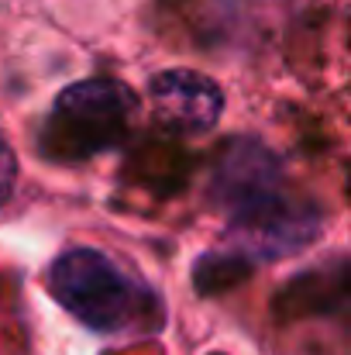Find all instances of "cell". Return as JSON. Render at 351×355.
<instances>
[{"label": "cell", "mask_w": 351, "mask_h": 355, "mask_svg": "<svg viewBox=\"0 0 351 355\" xmlns=\"http://www.w3.org/2000/svg\"><path fill=\"white\" fill-rule=\"evenodd\" d=\"M217 197L228 204L234 238L258 255H286L317 235L314 207L286 193L279 162L255 141H234L217 173Z\"/></svg>", "instance_id": "cell-1"}, {"label": "cell", "mask_w": 351, "mask_h": 355, "mask_svg": "<svg viewBox=\"0 0 351 355\" xmlns=\"http://www.w3.org/2000/svg\"><path fill=\"white\" fill-rule=\"evenodd\" d=\"M48 293L93 331H127L152 314V293L97 248L59 255L45 276Z\"/></svg>", "instance_id": "cell-2"}, {"label": "cell", "mask_w": 351, "mask_h": 355, "mask_svg": "<svg viewBox=\"0 0 351 355\" xmlns=\"http://www.w3.org/2000/svg\"><path fill=\"white\" fill-rule=\"evenodd\" d=\"M134 94L120 80L97 76L59 94L45 121L42 152L59 162H83L124 141L134 118Z\"/></svg>", "instance_id": "cell-3"}, {"label": "cell", "mask_w": 351, "mask_h": 355, "mask_svg": "<svg viewBox=\"0 0 351 355\" xmlns=\"http://www.w3.org/2000/svg\"><path fill=\"white\" fill-rule=\"evenodd\" d=\"M148 90H152V104L159 118L186 135L210 131L224 111L221 87L210 76L193 73V69H165L152 80Z\"/></svg>", "instance_id": "cell-4"}, {"label": "cell", "mask_w": 351, "mask_h": 355, "mask_svg": "<svg viewBox=\"0 0 351 355\" xmlns=\"http://www.w3.org/2000/svg\"><path fill=\"white\" fill-rule=\"evenodd\" d=\"M14 180H17V159H14V148H10V145L3 141V135H0V207L10 200Z\"/></svg>", "instance_id": "cell-5"}]
</instances>
